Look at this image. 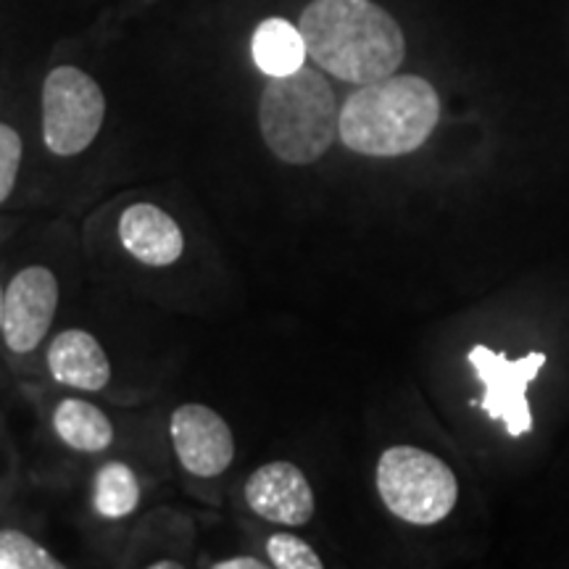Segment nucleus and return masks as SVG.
I'll list each match as a JSON object with an SVG mask.
<instances>
[{
	"label": "nucleus",
	"mask_w": 569,
	"mask_h": 569,
	"mask_svg": "<svg viewBox=\"0 0 569 569\" xmlns=\"http://www.w3.org/2000/svg\"><path fill=\"white\" fill-rule=\"evenodd\" d=\"M298 30L311 59L343 82L369 84L396 74L407 56L398 21L372 0H311Z\"/></svg>",
	"instance_id": "obj_1"
},
{
	"label": "nucleus",
	"mask_w": 569,
	"mask_h": 569,
	"mask_svg": "<svg viewBox=\"0 0 569 569\" xmlns=\"http://www.w3.org/2000/svg\"><path fill=\"white\" fill-rule=\"evenodd\" d=\"M438 119L440 98L425 77L390 74L348 96L338 138L356 153L390 159L422 148Z\"/></svg>",
	"instance_id": "obj_2"
},
{
	"label": "nucleus",
	"mask_w": 569,
	"mask_h": 569,
	"mask_svg": "<svg viewBox=\"0 0 569 569\" xmlns=\"http://www.w3.org/2000/svg\"><path fill=\"white\" fill-rule=\"evenodd\" d=\"M259 127L277 159L306 167L330 151L340 134L336 92L325 74L301 67L293 74L269 77L259 101Z\"/></svg>",
	"instance_id": "obj_3"
},
{
	"label": "nucleus",
	"mask_w": 569,
	"mask_h": 569,
	"mask_svg": "<svg viewBox=\"0 0 569 569\" xmlns=\"http://www.w3.org/2000/svg\"><path fill=\"white\" fill-rule=\"evenodd\" d=\"M377 490L390 515L411 525H436L459 498L457 475L436 453L415 446L388 448L377 465Z\"/></svg>",
	"instance_id": "obj_4"
},
{
	"label": "nucleus",
	"mask_w": 569,
	"mask_h": 569,
	"mask_svg": "<svg viewBox=\"0 0 569 569\" xmlns=\"http://www.w3.org/2000/svg\"><path fill=\"white\" fill-rule=\"evenodd\" d=\"M106 117L103 90L77 67H56L42 84V138L56 156H77L98 138Z\"/></svg>",
	"instance_id": "obj_5"
},
{
	"label": "nucleus",
	"mask_w": 569,
	"mask_h": 569,
	"mask_svg": "<svg viewBox=\"0 0 569 569\" xmlns=\"http://www.w3.org/2000/svg\"><path fill=\"white\" fill-rule=\"evenodd\" d=\"M469 365L486 386L480 407L490 419L507 425L509 436H525L532 427V415L528 403V386L536 380L546 365V353H528L511 361L503 353H493L486 346H475L469 351Z\"/></svg>",
	"instance_id": "obj_6"
},
{
	"label": "nucleus",
	"mask_w": 569,
	"mask_h": 569,
	"mask_svg": "<svg viewBox=\"0 0 569 569\" xmlns=\"http://www.w3.org/2000/svg\"><path fill=\"white\" fill-rule=\"evenodd\" d=\"M59 306V282L46 267H27L6 288L3 332L13 353H30L51 330Z\"/></svg>",
	"instance_id": "obj_7"
},
{
	"label": "nucleus",
	"mask_w": 569,
	"mask_h": 569,
	"mask_svg": "<svg viewBox=\"0 0 569 569\" xmlns=\"http://www.w3.org/2000/svg\"><path fill=\"white\" fill-rule=\"evenodd\" d=\"M172 440L180 465L196 478H217L234 459L230 427L203 403H184L174 411Z\"/></svg>",
	"instance_id": "obj_8"
},
{
	"label": "nucleus",
	"mask_w": 569,
	"mask_h": 569,
	"mask_svg": "<svg viewBox=\"0 0 569 569\" xmlns=\"http://www.w3.org/2000/svg\"><path fill=\"white\" fill-rule=\"evenodd\" d=\"M246 501L256 515L277 525H306L315 515V493L306 475L290 461L259 467L246 482Z\"/></svg>",
	"instance_id": "obj_9"
},
{
	"label": "nucleus",
	"mask_w": 569,
	"mask_h": 569,
	"mask_svg": "<svg viewBox=\"0 0 569 569\" xmlns=\"http://www.w3.org/2000/svg\"><path fill=\"white\" fill-rule=\"evenodd\" d=\"M119 240L146 267H169L184 251L180 224L153 203H134L122 213Z\"/></svg>",
	"instance_id": "obj_10"
},
{
	"label": "nucleus",
	"mask_w": 569,
	"mask_h": 569,
	"mask_svg": "<svg viewBox=\"0 0 569 569\" xmlns=\"http://www.w3.org/2000/svg\"><path fill=\"white\" fill-rule=\"evenodd\" d=\"M48 369L53 380L77 390H103L111 380L109 356L90 332L67 330L48 348Z\"/></svg>",
	"instance_id": "obj_11"
},
{
	"label": "nucleus",
	"mask_w": 569,
	"mask_h": 569,
	"mask_svg": "<svg viewBox=\"0 0 569 569\" xmlns=\"http://www.w3.org/2000/svg\"><path fill=\"white\" fill-rule=\"evenodd\" d=\"M251 56L259 71L267 77H284L293 74L303 67L306 56V40L296 24L288 19H267L256 27L251 40Z\"/></svg>",
	"instance_id": "obj_12"
},
{
	"label": "nucleus",
	"mask_w": 569,
	"mask_h": 569,
	"mask_svg": "<svg viewBox=\"0 0 569 569\" xmlns=\"http://www.w3.org/2000/svg\"><path fill=\"white\" fill-rule=\"evenodd\" d=\"M53 427L63 443L84 453H101L113 440L109 417L80 398H63L53 411Z\"/></svg>",
	"instance_id": "obj_13"
},
{
	"label": "nucleus",
	"mask_w": 569,
	"mask_h": 569,
	"mask_svg": "<svg viewBox=\"0 0 569 569\" xmlns=\"http://www.w3.org/2000/svg\"><path fill=\"white\" fill-rule=\"evenodd\" d=\"M96 511L106 519H122L132 515L140 503V486L134 472L122 461H109L96 475Z\"/></svg>",
	"instance_id": "obj_14"
},
{
	"label": "nucleus",
	"mask_w": 569,
	"mask_h": 569,
	"mask_svg": "<svg viewBox=\"0 0 569 569\" xmlns=\"http://www.w3.org/2000/svg\"><path fill=\"white\" fill-rule=\"evenodd\" d=\"M0 569H61V561L24 532L0 530Z\"/></svg>",
	"instance_id": "obj_15"
},
{
	"label": "nucleus",
	"mask_w": 569,
	"mask_h": 569,
	"mask_svg": "<svg viewBox=\"0 0 569 569\" xmlns=\"http://www.w3.org/2000/svg\"><path fill=\"white\" fill-rule=\"evenodd\" d=\"M267 557L280 569H322V559L306 540L288 532H277L267 540Z\"/></svg>",
	"instance_id": "obj_16"
},
{
	"label": "nucleus",
	"mask_w": 569,
	"mask_h": 569,
	"mask_svg": "<svg viewBox=\"0 0 569 569\" xmlns=\"http://www.w3.org/2000/svg\"><path fill=\"white\" fill-rule=\"evenodd\" d=\"M21 163V138L9 124H0V203L11 196Z\"/></svg>",
	"instance_id": "obj_17"
},
{
	"label": "nucleus",
	"mask_w": 569,
	"mask_h": 569,
	"mask_svg": "<svg viewBox=\"0 0 569 569\" xmlns=\"http://www.w3.org/2000/svg\"><path fill=\"white\" fill-rule=\"evenodd\" d=\"M217 569H264V561L253 557H234V559L219 561Z\"/></svg>",
	"instance_id": "obj_18"
},
{
	"label": "nucleus",
	"mask_w": 569,
	"mask_h": 569,
	"mask_svg": "<svg viewBox=\"0 0 569 569\" xmlns=\"http://www.w3.org/2000/svg\"><path fill=\"white\" fill-rule=\"evenodd\" d=\"M180 565H172V561H159V565H153V569H177Z\"/></svg>",
	"instance_id": "obj_19"
},
{
	"label": "nucleus",
	"mask_w": 569,
	"mask_h": 569,
	"mask_svg": "<svg viewBox=\"0 0 569 569\" xmlns=\"http://www.w3.org/2000/svg\"><path fill=\"white\" fill-rule=\"evenodd\" d=\"M3 301H6V290L0 288V327H3Z\"/></svg>",
	"instance_id": "obj_20"
}]
</instances>
